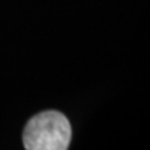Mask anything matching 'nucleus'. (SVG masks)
I'll return each mask as SVG.
<instances>
[{"instance_id": "nucleus-1", "label": "nucleus", "mask_w": 150, "mask_h": 150, "mask_svg": "<svg viewBox=\"0 0 150 150\" xmlns=\"http://www.w3.org/2000/svg\"><path fill=\"white\" fill-rule=\"evenodd\" d=\"M71 124L61 112L46 110L32 117L23 132L28 150H66L71 144Z\"/></svg>"}]
</instances>
